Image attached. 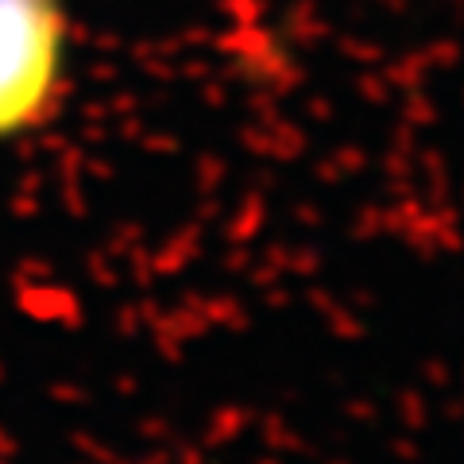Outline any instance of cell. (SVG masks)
I'll list each match as a JSON object with an SVG mask.
<instances>
[{
	"label": "cell",
	"mask_w": 464,
	"mask_h": 464,
	"mask_svg": "<svg viewBox=\"0 0 464 464\" xmlns=\"http://www.w3.org/2000/svg\"><path fill=\"white\" fill-rule=\"evenodd\" d=\"M54 0H0V136L32 124L58 74Z\"/></svg>",
	"instance_id": "cell-1"
}]
</instances>
